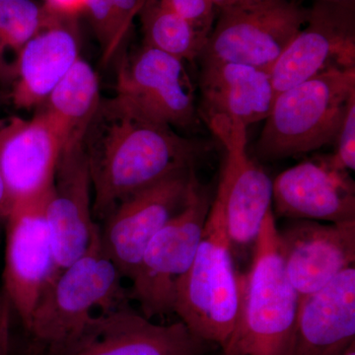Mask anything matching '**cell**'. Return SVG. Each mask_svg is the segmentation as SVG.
Returning a JSON list of instances; mask_svg holds the SVG:
<instances>
[{"label":"cell","instance_id":"603a6c76","mask_svg":"<svg viewBox=\"0 0 355 355\" xmlns=\"http://www.w3.org/2000/svg\"><path fill=\"white\" fill-rule=\"evenodd\" d=\"M139 15L146 46L184 62L202 57L209 37L161 6L158 0H146Z\"/></svg>","mask_w":355,"mask_h":355},{"label":"cell","instance_id":"ba28073f","mask_svg":"<svg viewBox=\"0 0 355 355\" xmlns=\"http://www.w3.org/2000/svg\"><path fill=\"white\" fill-rule=\"evenodd\" d=\"M309 9L291 0H261L221 10L202 58L237 62L270 71L302 29Z\"/></svg>","mask_w":355,"mask_h":355},{"label":"cell","instance_id":"8992f818","mask_svg":"<svg viewBox=\"0 0 355 355\" xmlns=\"http://www.w3.org/2000/svg\"><path fill=\"white\" fill-rule=\"evenodd\" d=\"M202 184L186 207L154 236L144 250L128 289L147 319L173 313L180 279L193 263L211 207Z\"/></svg>","mask_w":355,"mask_h":355},{"label":"cell","instance_id":"3957f363","mask_svg":"<svg viewBox=\"0 0 355 355\" xmlns=\"http://www.w3.org/2000/svg\"><path fill=\"white\" fill-rule=\"evenodd\" d=\"M243 275L241 310L221 355H289L300 296L287 275L272 210L254 244Z\"/></svg>","mask_w":355,"mask_h":355},{"label":"cell","instance_id":"52a82bcc","mask_svg":"<svg viewBox=\"0 0 355 355\" xmlns=\"http://www.w3.org/2000/svg\"><path fill=\"white\" fill-rule=\"evenodd\" d=\"M200 184L193 168L174 173L121 200L102 222L103 249L123 279H132L148 243L186 207Z\"/></svg>","mask_w":355,"mask_h":355},{"label":"cell","instance_id":"83f0119b","mask_svg":"<svg viewBox=\"0 0 355 355\" xmlns=\"http://www.w3.org/2000/svg\"><path fill=\"white\" fill-rule=\"evenodd\" d=\"M51 10L60 15L77 17L83 15L88 0H42Z\"/></svg>","mask_w":355,"mask_h":355},{"label":"cell","instance_id":"cb8c5ba5","mask_svg":"<svg viewBox=\"0 0 355 355\" xmlns=\"http://www.w3.org/2000/svg\"><path fill=\"white\" fill-rule=\"evenodd\" d=\"M95 33L102 51V64L107 65L120 51L127 37L110 0H88L84 13Z\"/></svg>","mask_w":355,"mask_h":355},{"label":"cell","instance_id":"2e32d148","mask_svg":"<svg viewBox=\"0 0 355 355\" xmlns=\"http://www.w3.org/2000/svg\"><path fill=\"white\" fill-rule=\"evenodd\" d=\"M289 280L299 296L323 288L355 261V221L293 220L279 230Z\"/></svg>","mask_w":355,"mask_h":355},{"label":"cell","instance_id":"7a4b0ae2","mask_svg":"<svg viewBox=\"0 0 355 355\" xmlns=\"http://www.w3.org/2000/svg\"><path fill=\"white\" fill-rule=\"evenodd\" d=\"M123 275L105 253L98 226L86 253L44 289L24 331L23 355H72L94 333L100 308L109 312L130 304Z\"/></svg>","mask_w":355,"mask_h":355},{"label":"cell","instance_id":"836d02e7","mask_svg":"<svg viewBox=\"0 0 355 355\" xmlns=\"http://www.w3.org/2000/svg\"><path fill=\"white\" fill-rule=\"evenodd\" d=\"M321 1L330 2L336 4H352L354 0H321Z\"/></svg>","mask_w":355,"mask_h":355},{"label":"cell","instance_id":"4316f807","mask_svg":"<svg viewBox=\"0 0 355 355\" xmlns=\"http://www.w3.org/2000/svg\"><path fill=\"white\" fill-rule=\"evenodd\" d=\"M120 19L121 30L125 37L132 28L133 19L139 15L146 0H110Z\"/></svg>","mask_w":355,"mask_h":355},{"label":"cell","instance_id":"e575fe53","mask_svg":"<svg viewBox=\"0 0 355 355\" xmlns=\"http://www.w3.org/2000/svg\"><path fill=\"white\" fill-rule=\"evenodd\" d=\"M343 355H355V345H352V347H350L349 349L347 350V352Z\"/></svg>","mask_w":355,"mask_h":355},{"label":"cell","instance_id":"6da1fadb","mask_svg":"<svg viewBox=\"0 0 355 355\" xmlns=\"http://www.w3.org/2000/svg\"><path fill=\"white\" fill-rule=\"evenodd\" d=\"M83 144L98 223L132 193L193 168L200 154L193 140L119 95L102 98Z\"/></svg>","mask_w":355,"mask_h":355},{"label":"cell","instance_id":"8fae6325","mask_svg":"<svg viewBox=\"0 0 355 355\" xmlns=\"http://www.w3.org/2000/svg\"><path fill=\"white\" fill-rule=\"evenodd\" d=\"M352 6L318 0L309 9L306 24L270 69L277 95L326 72L355 69Z\"/></svg>","mask_w":355,"mask_h":355},{"label":"cell","instance_id":"5b68a950","mask_svg":"<svg viewBox=\"0 0 355 355\" xmlns=\"http://www.w3.org/2000/svg\"><path fill=\"white\" fill-rule=\"evenodd\" d=\"M354 97L355 69L326 72L282 91L265 120L256 155L279 160L335 144Z\"/></svg>","mask_w":355,"mask_h":355},{"label":"cell","instance_id":"d6986e66","mask_svg":"<svg viewBox=\"0 0 355 355\" xmlns=\"http://www.w3.org/2000/svg\"><path fill=\"white\" fill-rule=\"evenodd\" d=\"M202 102L205 123H239L249 128L265 121L277 92L270 72L237 62L202 58Z\"/></svg>","mask_w":355,"mask_h":355},{"label":"cell","instance_id":"4fadbf2b","mask_svg":"<svg viewBox=\"0 0 355 355\" xmlns=\"http://www.w3.org/2000/svg\"><path fill=\"white\" fill-rule=\"evenodd\" d=\"M92 183L84 144L64 149L44 202L55 266L60 273L90 247L100 223L92 214Z\"/></svg>","mask_w":355,"mask_h":355},{"label":"cell","instance_id":"4dcf8cb0","mask_svg":"<svg viewBox=\"0 0 355 355\" xmlns=\"http://www.w3.org/2000/svg\"><path fill=\"white\" fill-rule=\"evenodd\" d=\"M10 321L9 320L0 328V355H10Z\"/></svg>","mask_w":355,"mask_h":355},{"label":"cell","instance_id":"d590c367","mask_svg":"<svg viewBox=\"0 0 355 355\" xmlns=\"http://www.w3.org/2000/svg\"><path fill=\"white\" fill-rule=\"evenodd\" d=\"M221 355V354H220Z\"/></svg>","mask_w":355,"mask_h":355},{"label":"cell","instance_id":"277c9868","mask_svg":"<svg viewBox=\"0 0 355 355\" xmlns=\"http://www.w3.org/2000/svg\"><path fill=\"white\" fill-rule=\"evenodd\" d=\"M242 287L223 209L214 198L193 263L178 284L173 313L193 335L223 349L237 324Z\"/></svg>","mask_w":355,"mask_h":355},{"label":"cell","instance_id":"d6a6232c","mask_svg":"<svg viewBox=\"0 0 355 355\" xmlns=\"http://www.w3.org/2000/svg\"><path fill=\"white\" fill-rule=\"evenodd\" d=\"M9 103H10V99H9L8 91L0 86V109L9 104Z\"/></svg>","mask_w":355,"mask_h":355},{"label":"cell","instance_id":"d4e9b609","mask_svg":"<svg viewBox=\"0 0 355 355\" xmlns=\"http://www.w3.org/2000/svg\"><path fill=\"white\" fill-rule=\"evenodd\" d=\"M158 2L198 32L209 37L217 9L210 0H158Z\"/></svg>","mask_w":355,"mask_h":355},{"label":"cell","instance_id":"e0dca14e","mask_svg":"<svg viewBox=\"0 0 355 355\" xmlns=\"http://www.w3.org/2000/svg\"><path fill=\"white\" fill-rule=\"evenodd\" d=\"M78 18L53 13L18 60L9 99L17 109L40 108L80 55Z\"/></svg>","mask_w":355,"mask_h":355},{"label":"cell","instance_id":"ac0fdd59","mask_svg":"<svg viewBox=\"0 0 355 355\" xmlns=\"http://www.w3.org/2000/svg\"><path fill=\"white\" fill-rule=\"evenodd\" d=\"M214 347L183 322L154 324L128 304L100 313L92 336L72 355H207Z\"/></svg>","mask_w":355,"mask_h":355},{"label":"cell","instance_id":"7c38bea8","mask_svg":"<svg viewBox=\"0 0 355 355\" xmlns=\"http://www.w3.org/2000/svg\"><path fill=\"white\" fill-rule=\"evenodd\" d=\"M116 91L173 128L189 130L198 123L195 89L184 62L146 44L121 60Z\"/></svg>","mask_w":355,"mask_h":355},{"label":"cell","instance_id":"44dd1931","mask_svg":"<svg viewBox=\"0 0 355 355\" xmlns=\"http://www.w3.org/2000/svg\"><path fill=\"white\" fill-rule=\"evenodd\" d=\"M101 99L97 72L79 58L39 108L57 128L62 150L83 144Z\"/></svg>","mask_w":355,"mask_h":355},{"label":"cell","instance_id":"7402d4cb","mask_svg":"<svg viewBox=\"0 0 355 355\" xmlns=\"http://www.w3.org/2000/svg\"><path fill=\"white\" fill-rule=\"evenodd\" d=\"M53 11L37 0H0V86L10 90L21 51Z\"/></svg>","mask_w":355,"mask_h":355},{"label":"cell","instance_id":"f546056e","mask_svg":"<svg viewBox=\"0 0 355 355\" xmlns=\"http://www.w3.org/2000/svg\"><path fill=\"white\" fill-rule=\"evenodd\" d=\"M219 11L254 6L261 0H210Z\"/></svg>","mask_w":355,"mask_h":355},{"label":"cell","instance_id":"9c48e42d","mask_svg":"<svg viewBox=\"0 0 355 355\" xmlns=\"http://www.w3.org/2000/svg\"><path fill=\"white\" fill-rule=\"evenodd\" d=\"M209 130L225 150L216 200L220 203L232 249L254 244L272 210L273 181L250 157L248 128L239 123H212Z\"/></svg>","mask_w":355,"mask_h":355},{"label":"cell","instance_id":"9a60e30c","mask_svg":"<svg viewBox=\"0 0 355 355\" xmlns=\"http://www.w3.org/2000/svg\"><path fill=\"white\" fill-rule=\"evenodd\" d=\"M272 191L277 216L326 223L355 221L354 180L334 163L331 154L280 173Z\"/></svg>","mask_w":355,"mask_h":355},{"label":"cell","instance_id":"5bb4252c","mask_svg":"<svg viewBox=\"0 0 355 355\" xmlns=\"http://www.w3.org/2000/svg\"><path fill=\"white\" fill-rule=\"evenodd\" d=\"M62 142L50 119L0 121V170L13 202L40 200L50 193Z\"/></svg>","mask_w":355,"mask_h":355},{"label":"cell","instance_id":"1f68e13d","mask_svg":"<svg viewBox=\"0 0 355 355\" xmlns=\"http://www.w3.org/2000/svg\"><path fill=\"white\" fill-rule=\"evenodd\" d=\"M11 310L10 304L7 300L6 294L3 291H0V328L6 323L7 321L11 320Z\"/></svg>","mask_w":355,"mask_h":355},{"label":"cell","instance_id":"ffe728a7","mask_svg":"<svg viewBox=\"0 0 355 355\" xmlns=\"http://www.w3.org/2000/svg\"><path fill=\"white\" fill-rule=\"evenodd\" d=\"M355 345V268L300 298L289 355H343Z\"/></svg>","mask_w":355,"mask_h":355},{"label":"cell","instance_id":"484cf974","mask_svg":"<svg viewBox=\"0 0 355 355\" xmlns=\"http://www.w3.org/2000/svg\"><path fill=\"white\" fill-rule=\"evenodd\" d=\"M335 153L331 154L334 163L347 172L355 170V97L350 101L336 137Z\"/></svg>","mask_w":355,"mask_h":355},{"label":"cell","instance_id":"f1b7e54d","mask_svg":"<svg viewBox=\"0 0 355 355\" xmlns=\"http://www.w3.org/2000/svg\"><path fill=\"white\" fill-rule=\"evenodd\" d=\"M14 202L10 197L6 181L0 170V224L6 223L7 217L13 209Z\"/></svg>","mask_w":355,"mask_h":355},{"label":"cell","instance_id":"30bf717a","mask_svg":"<svg viewBox=\"0 0 355 355\" xmlns=\"http://www.w3.org/2000/svg\"><path fill=\"white\" fill-rule=\"evenodd\" d=\"M46 197L14 203L4 223L6 248L2 291L24 331L44 289L58 275L44 218Z\"/></svg>","mask_w":355,"mask_h":355}]
</instances>
